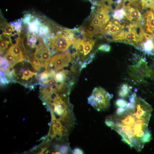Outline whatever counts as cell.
I'll return each instance as SVG.
<instances>
[{"label": "cell", "instance_id": "6da1fadb", "mask_svg": "<svg viewBox=\"0 0 154 154\" xmlns=\"http://www.w3.org/2000/svg\"><path fill=\"white\" fill-rule=\"evenodd\" d=\"M129 100L125 108L118 107L105 123L121 136L123 141L140 152L152 138L148 127L152 108L135 93L129 96Z\"/></svg>", "mask_w": 154, "mask_h": 154}, {"label": "cell", "instance_id": "7a4b0ae2", "mask_svg": "<svg viewBox=\"0 0 154 154\" xmlns=\"http://www.w3.org/2000/svg\"><path fill=\"white\" fill-rule=\"evenodd\" d=\"M18 62L9 68L12 73V81L19 83L27 88H33L34 86L40 84L39 75L33 67L29 68L26 62Z\"/></svg>", "mask_w": 154, "mask_h": 154}, {"label": "cell", "instance_id": "3957f363", "mask_svg": "<svg viewBox=\"0 0 154 154\" xmlns=\"http://www.w3.org/2000/svg\"><path fill=\"white\" fill-rule=\"evenodd\" d=\"M75 35L72 30L62 29L45 40L50 50L51 55L66 51L72 44Z\"/></svg>", "mask_w": 154, "mask_h": 154}, {"label": "cell", "instance_id": "277c9868", "mask_svg": "<svg viewBox=\"0 0 154 154\" xmlns=\"http://www.w3.org/2000/svg\"><path fill=\"white\" fill-rule=\"evenodd\" d=\"M113 95L100 87H95L91 95L88 98V103L98 111H105L110 105Z\"/></svg>", "mask_w": 154, "mask_h": 154}, {"label": "cell", "instance_id": "5b68a950", "mask_svg": "<svg viewBox=\"0 0 154 154\" xmlns=\"http://www.w3.org/2000/svg\"><path fill=\"white\" fill-rule=\"evenodd\" d=\"M128 72L132 80L137 84L146 83L145 78L151 77L153 74L152 70L148 67L147 62L143 58L135 64L129 66Z\"/></svg>", "mask_w": 154, "mask_h": 154}, {"label": "cell", "instance_id": "8992f818", "mask_svg": "<svg viewBox=\"0 0 154 154\" xmlns=\"http://www.w3.org/2000/svg\"><path fill=\"white\" fill-rule=\"evenodd\" d=\"M71 59V55L69 51L63 54L55 55L51 58L46 69L52 72H56L67 66Z\"/></svg>", "mask_w": 154, "mask_h": 154}, {"label": "cell", "instance_id": "52a82bcc", "mask_svg": "<svg viewBox=\"0 0 154 154\" xmlns=\"http://www.w3.org/2000/svg\"><path fill=\"white\" fill-rule=\"evenodd\" d=\"M113 19L107 23L101 33L109 41H113L114 35L123 29L126 25L123 21Z\"/></svg>", "mask_w": 154, "mask_h": 154}, {"label": "cell", "instance_id": "ba28073f", "mask_svg": "<svg viewBox=\"0 0 154 154\" xmlns=\"http://www.w3.org/2000/svg\"><path fill=\"white\" fill-rule=\"evenodd\" d=\"M34 53L39 59L42 68L46 69L50 61L51 56L50 50L43 39L41 38L39 40Z\"/></svg>", "mask_w": 154, "mask_h": 154}, {"label": "cell", "instance_id": "9c48e42d", "mask_svg": "<svg viewBox=\"0 0 154 154\" xmlns=\"http://www.w3.org/2000/svg\"><path fill=\"white\" fill-rule=\"evenodd\" d=\"M122 7L125 10V17L131 23L141 26L143 18L137 8L132 6L131 4L124 5L123 4Z\"/></svg>", "mask_w": 154, "mask_h": 154}, {"label": "cell", "instance_id": "30bf717a", "mask_svg": "<svg viewBox=\"0 0 154 154\" xmlns=\"http://www.w3.org/2000/svg\"><path fill=\"white\" fill-rule=\"evenodd\" d=\"M25 37V42L23 41V45L25 54L26 59L29 56L34 53L37 48V38L35 34L28 33Z\"/></svg>", "mask_w": 154, "mask_h": 154}, {"label": "cell", "instance_id": "8fae6325", "mask_svg": "<svg viewBox=\"0 0 154 154\" xmlns=\"http://www.w3.org/2000/svg\"><path fill=\"white\" fill-rule=\"evenodd\" d=\"M154 12L151 9L147 10L142 16L144 19L145 26L143 28L144 31L146 33L154 36Z\"/></svg>", "mask_w": 154, "mask_h": 154}, {"label": "cell", "instance_id": "7c38bea8", "mask_svg": "<svg viewBox=\"0 0 154 154\" xmlns=\"http://www.w3.org/2000/svg\"><path fill=\"white\" fill-rule=\"evenodd\" d=\"M103 30L90 23L85 27L80 28L79 29L83 36L91 38L96 35L101 34Z\"/></svg>", "mask_w": 154, "mask_h": 154}, {"label": "cell", "instance_id": "4fadbf2b", "mask_svg": "<svg viewBox=\"0 0 154 154\" xmlns=\"http://www.w3.org/2000/svg\"><path fill=\"white\" fill-rule=\"evenodd\" d=\"M26 60L29 61L33 67L37 71H40L43 68L39 59L34 53L28 56Z\"/></svg>", "mask_w": 154, "mask_h": 154}, {"label": "cell", "instance_id": "5bb4252c", "mask_svg": "<svg viewBox=\"0 0 154 154\" xmlns=\"http://www.w3.org/2000/svg\"><path fill=\"white\" fill-rule=\"evenodd\" d=\"M152 39H148L146 40L142 44L140 50L148 55H154Z\"/></svg>", "mask_w": 154, "mask_h": 154}, {"label": "cell", "instance_id": "9a60e30c", "mask_svg": "<svg viewBox=\"0 0 154 154\" xmlns=\"http://www.w3.org/2000/svg\"><path fill=\"white\" fill-rule=\"evenodd\" d=\"M69 73V72L67 70H62L55 72L54 78L59 83H66V81L68 79V75Z\"/></svg>", "mask_w": 154, "mask_h": 154}, {"label": "cell", "instance_id": "2e32d148", "mask_svg": "<svg viewBox=\"0 0 154 154\" xmlns=\"http://www.w3.org/2000/svg\"><path fill=\"white\" fill-rule=\"evenodd\" d=\"M95 41L92 38L86 37L83 48V55L88 54L92 49L95 45Z\"/></svg>", "mask_w": 154, "mask_h": 154}, {"label": "cell", "instance_id": "e0dca14e", "mask_svg": "<svg viewBox=\"0 0 154 154\" xmlns=\"http://www.w3.org/2000/svg\"><path fill=\"white\" fill-rule=\"evenodd\" d=\"M132 89V87L126 83L122 84L120 86L118 92V96L123 98L129 96Z\"/></svg>", "mask_w": 154, "mask_h": 154}, {"label": "cell", "instance_id": "ac0fdd59", "mask_svg": "<svg viewBox=\"0 0 154 154\" xmlns=\"http://www.w3.org/2000/svg\"><path fill=\"white\" fill-rule=\"evenodd\" d=\"M40 22L37 19H35L31 22L29 21L28 24V29L30 32L33 33H38Z\"/></svg>", "mask_w": 154, "mask_h": 154}, {"label": "cell", "instance_id": "d6986e66", "mask_svg": "<svg viewBox=\"0 0 154 154\" xmlns=\"http://www.w3.org/2000/svg\"><path fill=\"white\" fill-rule=\"evenodd\" d=\"M125 14V10L122 7L115 11L113 13L112 16L114 19L121 20L124 18Z\"/></svg>", "mask_w": 154, "mask_h": 154}, {"label": "cell", "instance_id": "ffe728a7", "mask_svg": "<svg viewBox=\"0 0 154 154\" xmlns=\"http://www.w3.org/2000/svg\"><path fill=\"white\" fill-rule=\"evenodd\" d=\"M9 44L12 45L10 41L8 40L0 39V53L3 54L8 48Z\"/></svg>", "mask_w": 154, "mask_h": 154}, {"label": "cell", "instance_id": "44dd1931", "mask_svg": "<svg viewBox=\"0 0 154 154\" xmlns=\"http://www.w3.org/2000/svg\"><path fill=\"white\" fill-rule=\"evenodd\" d=\"M127 102L122 98L117 99L115 102L116 105L118 107L125 108L127 106Z\"/></svg>", "mask_w": 154, "mask_h": 154}, {"label": "cell", "instance_id": "7402d4cb", "mask_svg": "<svg viewBox=\"0 0 154 154\" xmlns=\"http://www.w3.org/2000/svg\"><path fill=\"white\" fill-rule=\"evenodd\" d=\"M111 49V47L110 45L108 44H104L100 45L98 48V50L103 52H108Z\"/></svg>", "mask_w": 154, "mask_h": 154}, {"label": "cell", "instance_id": "603a6c76", "mask_svg": "<svg viewBox=\"0 0 154 154\" xmlns=\"http://www.w3.org/2000/svg\"><path fill=\"white\" fill-rule=\"evenodd\" d=\"M154 2V0H141V3L143 9L147 8L152 3Z\"/></svg>", "mask_w": 154, "mask_h": 154}, {"label": "cell", "instance_id": "cb8c5ba5", "mask_svg": "<svg viewBox=\"0 0 154 154\" xmlns=\"http://www.w3.org/2000/svg\"><path fill=\"white\" fill-rule=\"evenodd\" d=\"M31 19V14L29 13L27 14L24 16L23 20V22L25 24L29 22Z\"/></svg>", "mask_w": 154, "mask_h": 154}, {"label": "cell", "instance_id": "d4e9b609", "mask_svg": "<svg viewBox=\"0 0 154 154\" xmlns=\"http://www.w3.org/2000/svg\"><path fill=\"white\" fill-rule=\"evenodd\" d=\"M60 151L62 153H67L68 151V147L65 145L61 146L60 147Z\"/></svg>", "mask_w": 154, "mask_h": 154}, {"label": "cell", "instance_id": "484cf974", "mask_svg": "<svg viewBox=\"0 0 154 154\" xmlns=\"http://www.w3.org/2000/svg\"><path fill=\"white\" fill-rule=\"evenodd\" d=\"M73 154H83L84 152L82 150L79 148H75L73 151Z\"/></svg>", "mask_w": 154, "mask_h": 154}, {"label": "cell", "instance_id": "4316f807", "mask_svg": "<svg viewBox=\"0 0 154 154\" xmlns=\"http://www.w3.org/2000/svg\"><path fill=\"white\" fill-rule=\"evenodd\" d=\"M124 3H127V4H130L133 3L137 1L138 0H121Z\"/></svg>", "mask_w": 154, "mask_h": 154}, {"label": "cell", "instance_id": "83f0119b", "mask_svg": "<svg viewBox=\"0 0 154 154\" xmlns=\"http://www.w3.org/2000/svg\"><path fill=\"white\" fill-rule=\"evenodd\" d=\"M97 1L99 2H106V1H113V0H94Z\"/></svg>", "mask_w": 154, "mask_h": 154}, {"label": "cell", "instance_id": "f1b7e54d", "mask_svg": "<svg viewBox=\"0 0 154 154\" xmlns=\"http://www.w3.org/2000/svg\"></svg>", "mask_w": 154, "mask_h": 154}]
</instances>
